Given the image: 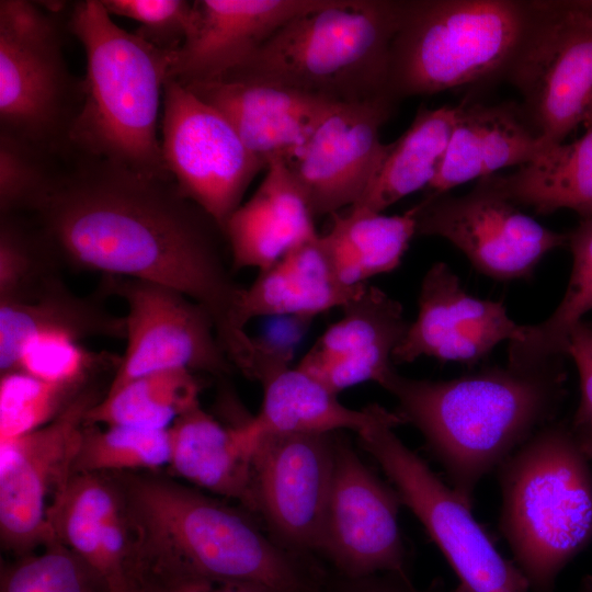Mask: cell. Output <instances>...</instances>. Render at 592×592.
Segmentation results:
<instances>
[{"instance_id": "40", "label": "cell", "mask_w": 592, "mask_h": 592, "mask_svg": "<svg viewBox=\"0 0 592 592\" xmlns=\"http://www.w3.org/2000/svg\"><path fill=\"white\" fill-rule=\"evenodd\" d=\"M110 15L139 23L134 32L151 45L177 52L193 22V1L185 0H101Z\"/></svg>"}, {"instance_id": "19", "label": "cell", "mask_w": 592, "mask_h": 592, "mask_svg": "<svg viewBox=\"0 0 592 592\" xmlns=\"http://www.w3.org/2000/svg\"><path fill=\"white\" fill-rule=\"evenodd\" d=\"M183 86L226 116L266 168L273 161H292L340 104L296 89L243 79L219 78Z\"/></svg>"}, {"instance_id": "20", "label": "cell", "mask_w": 592, "mask_h": 592, "mask_svg": "<svg viewBox=\"0 0 592 592\" xmlns=\"http://www.w3.org/2000/svg\"><path fill=\"white\" fill-rule=\"evenodd\" d=\"M329 0H195L191 30L169 77L182 84L215 80L244 64L292 19Z\"/></svg>"}, {"instance_id": "33", "label": "cell", "mask_w": 592, "mask_h": 592, "mask_svg": "<svg viewBox=\"0 0 592 592\" xmlns=\"http://www.w3.org/2000/svg\"><path fill=\"white\" fill-rule=\"evenodd\" d=\"M122 505L111 474H72L49 508L48 523L57 543L98 571L103 539Z\"/></svg>"}, {"instance_id": "46", "label": "cell", "mask_w": 592, "mask_h": 592, "mask_svg": "<svg viewBox=\"0 0 592 592\" xmlns=\"http://www.w3.org/2000/svg\"><path fill=\"white\" fill-rule=\"evenodd\" d=\"M414 592V591H413ZM453 592H456L455 590Z\"/></svg>"}, {"instance_id": "12", "label": "cell", "mask_w": 592, "mask_h": 592, "mask_svg": "<svg viewBox=\"0 0 592 592\" xmlns=\"http://www.w3.org/2000/svg\"><path fill=\"white\" fill-rule=\"evenodd\" d=\"M98 289L105 297L121 298L127 307L126 346L105 395L161 371L184 368L224 377L236 369L219 342L210 314L185 295L118 276H102Z\"/></svg>"}, {"instance_id": "28", "label": "cell", "mask_w": 592, "mask_h": 592, "mask_svg": "<svg viewBox=\"0 0 592 592\" xmlns=\"http://www.w3.org/2000/svg\"><path fill=\"white\" fill-rule=\"evenodd\" d=\"M583 135L546 146L534 159L506 175L483 180L516 206L547 215L567 208L592 218V118Z\"/></svg>"}, {"instance_id": "27", "label": "cell", "mask_w": 592, "mask_h": 592, "mask_svg": "<svg viewBox=\"0 0 592 592\" xmlns=\"http://www.w3.org/2000/svg\"><path fill=\"white\" fill-rule=\"evenodd\" d=\"M105 298L98 288L75 294L65 283L31 304L0 303V374L14 371L25 345L39 334L125 340V317L110 311Z\"/></svg>"}, {"instance_id": "11", "label": "cell", "mask_w": 592, "mask_h": 592, "mask_svg": "<svg viewBox=\"0 0 592 592\" xmlns=\"http://www.w3.org/2000/svg\"><path fill=\"white\" fill-rule=\"evenodd\" d=\"M162 106L160 143L167 168L180 192L223 230L266 167L226 116L174 79L164 82Z\"/></svg>"}, {"instance_id": "31", "label": "cell", "mask_w": 592, "mask_h": 592, "mask_svg": "<svg viewBox=\"0 0 592 592\" xmlns=\"http://www.w3.org/2000/svg\"><path fill=\"white\" fill-rule=\"evenodd\" d=\"M200 382L189 369L151 373L104 395L89 410L86 424L168 430L200 405Z\"/></svg>"}, {"instance_id": "42", "label": "cell", "mask_w": 592, "mask_h": 592, "mask_svg": "<svg viewBox=\"0 0 592 592\" xmlns=\"http://www.w3.org/2000/svg\"><path fill=\"white\" fill-rule=\"evenodd\" d=\"M152 592H278L267 587L239 581L193 579L179 582Z\"/></svg>"}, {"instance_id": "32", "label": "cell", "mask_w": 592, "mask_h": 592, "mask_svg": "<svg viewBox=\"0 0 592 592\" xmlns=\"http://www.w3.org/2000/svg\"><path fill=\"white\" fill-rule=\"evenodd\" d=\"M567 244L573 265L565 295L547 319L526 325L524 338L509 344L510 365L531 366L567 356L573 329L592 309V218L581 219Z\"/></svg>"}, {"instance_id": "26", "label": "cell", "mask_w": 592, "mask_h": 592, "mask_svg": "<svg viewBox=\"0 0 592 592\" xmlns=\"http://www.w3.org/2000/svg\"><path fill=\"white\" fill-rule=\"evenodd\" d=\"M365 285L350 287L339 280L318 235L260 271L253 283L244 287L241 319L247 326L262 316L312 317L343 308Z\"/></svg>"}, {"instance_id": "15", "label": "cell", "mask_w": 592, "mask_h": 592, "mask_svg": "<svg viewBox=\"0 0 592 592\" xmlns=\"http://www.w3.org/2000/svg\"><path fill=\"white\" fill-rule=\"evenodd\" d=\"M339 433V432H338ZM337 433L331 489L319 550L348 579L408 578L399 528L401 500Z\"/></svg>"}, {"instance_id": "23", "label": "cell", "mask_w": 592, "mask_h": 592, "mask_svg": "<svg viewBox=\"0 0 592 592\" xmlns=\"http://www.w3.org/2000/svg\"><path fill=\"white\" fill-rule=\"evenodd\" d=\"M545 147L516 104L462 103L441 170L426 196L445 194L506 167L523 166Z\"/></svg>"}, {"instance_id": "2", "label": "cell", "mask_w": 592, "mask_h": 592, "mask_svg": "<svg viewBox=\"0 0 592 592\" xmlns=\"http://www.w3.org/2000/svg\"><path fill=\"white\" fill-rule=\"evenodd\" d=\"M132 533V592L193 579L251 582L278 592H322L295 555L242 512L153 473L111 474Z\"/></svg>"}, {"instance_id": "38", "label": "cell", "mask_w": 592, "mask_h": 592, "mask_svg": "<svg viewBox=\"0 0 592 592\" xmlns=\"http://www.w3.org/2000/svg\"><path fill=\"white\" fill-rule=\"evenodd\" d=\"M119 358L112 353L90 351L68 335L44 333L25 345L14 371L50 383L86 385L95 382L100 372L116 371Z\"/></svg>"}, {"instance_id": "21", "label": "cell", "mask_w": 592, "mask_h": 592, "mask_svg": "<svg viewBox=\"0 0 592 592\" xmlns=\"http://www.w3.org/2000/svg\"><path fill=\"white\" fill-rule=\"evenodd\" d=\"M342 309L297 365L337 395L365 382L382 385L410 325L398 300L368 284Z\"/></svg>"}, {"instance_id": "43", "label": "cell", "mask_w": 592, "mask_h": 592, "mask_svg": "<svg viewBox=\"0 0 592 592\" xmlns=\"http://www.w3.org/2000/svg\"><path fill=\"white\" fill-rule=\"evenodd\" d=\"M348 580V584L335 592H413L408 578L395 574H388L387 578L373 576Z\"/></svg>"}, {"instance_id": "16", "label": "cell", "mask_w": 592, "mask_h": 592, "mask_svg": "<svg viewBox=\"0 0 592 592\" xmlns=\"http://www.w3.org/2000/svg\"><path fill=\"white\" fill-rule=\"evenodd\" d=\"M337 433L273 434L254 443L252 511L293 554L319 550Z\"/></svg>"}, {"instance_id": "5", "label": "cell", "mask_w": 592, "mask_h": 592, "mask_svg": "<svg viewBox=\"0 0 592 592\" xmlns=\"http://www.w3.org/2000/svg\"><path fill=\"white\" fill-rule=\"evenodd\" d=\"M589 460L571 425L553 421L496 469L499 527L530 592H554L558 574L592 540Z\"/></svg>"}, {"instance_id": "45", "label": "cell", "mask_w": 592, "mask_h": 592, "mask_svg": "<svg viewBox=\"0 0 592 592\" xmlns=\"http://www.w3.org/2000/svg\"><path fill=\"white\" fill-rule=\"evenodd\" d=\"M577 592H592V576H585L582 579Z\"/></svg>"}, {"instance_id": "6", "label": "cell", "mask_w": 592, "mask_h": 592, "mask_svg": "<svg viewBox=\"0 0 592 592\" xmlns=\"http://www.w3.org/2000/svg\"><path fill=\"white\" fill-rule=\"evenodd\" d=\"M402 7L392 0H329L288 21L220 78L286 87L338 103L390 95V49Z\"/></svg>"}, {"instance_id": "30", "label": "cell", "mask_w": 592, "mask_h": 592, "mask_svg": "<svg viewBox=\"0 0 592 592\" xmlns=\"http://www.w3.org/2000/svg\"><path fill=\"white\" fill-rule=\"evenodd\" d=\"M457 106L420 107L408 129L388 150L365 196L354 206L383 213L428 189L439 174L452 136Z\"/></svg>"}, {"instance_id": "22", "label": "cell", "mask_w": 592, "mask_h": 592, "mask_svg": "<svg viewBox=\"0 0 592 592\" xmlns=\"http://www.w3.org/2000/svg\"><path fill=\"white\" fill-rule=\"evenodd\" d=\"M315 216L287 163L271 162L253 195L227 219L223 232L234 272L269 269L316 238Z\"/></svg>"}, {"instance_id": "17", "label": "cell", "mask_w": 592, "mask_h": 592, "mask_svg": "<svg viewBox=\"0 0 592 592\" xmlns=\"http://www.w3.org/2000/svg\"><path fill=\"white\" fill-rule=\"evenodd\" d=\"M395 99L340 103L287 163L315 218L357 204L368 191L388 144L379 138Z\"/></svg>"}, {"instance_id": "44", "label": "cell", "mask_w": 592, "mask_h": 592, "mask_svg": "<svg viewBox=\"0 0 592 592\" xmlns=\"http://www.w3.org/2000/svg\"><path fill=\"white\" fill-rule=\"evenodd\" d=\"M573 433H574V435H576V437L578 440V443H579L582 452L585 454V456L590 460H592V433H578V432H574V431H573Z\"/></svg>"}, {"instance_id": "24", "label": "cell", "mask_w": 592, "mask_h": 592, "mask_svg": "<svg viewBox=\"0 0 592 592\" xmlns=\"http://www.w3.org/2000/svg\"><path fill=\"white\" fill-rule=\"evenodd\" d=\"M259 412L237 424L252 449L262 436L273 434L333 433L351 430L360 433L382 419L389 410L372 403L352 409L317 379L297 366L284 367L263 383Z\"/></svg>"}, {"instance_id": "25", "label": "cell", "mask_w": 592, "mask_h": 592, "mask_svg": "<svg viewBox=\"0 0 592 592\" xmlns=\"http://www.w3.org/2000/svg\"><path fill=\"white\" fill-rule=\"evenodd\" d=\"M169 470L194 488L252 510V451L237 425L226 426L197 405L169 428Z\"/></svg>"}, {"instance_id": "10", "label": "cell", "mask_w": 592, "mask_h": 592, "mask_svg": "<svg viewBox=\"0 0 592 592\" xmlns=\"http://www.w3.org/2000/svg\"><path fill=\"white\" fill-rule=\"evenodd\" d=\"M520 44L505 70L546 146L592 118V1H526Z\"/></svg>"}, {"instance_id": "41", "label": "cell", "mask_w": 592, "mask_h": 592, "mask_svg": "<svg viewBox=\"0 0 592 592\" xmlns=\"http://www.w3.org/2000/svg\"><path fill=\"white\" fill-rule=\"evenodd\" d=\"M569 355L580 380V402L572 422L578 433H592V322L581 321L572 331L568 344Z\"/></svg>"}, {"instance_id": "37", "label": "cell", "mask_w": 592, "mask_h": 592, "mask_svg": "<svg viewBox=\"0 0 592 592\" xmlns=\"http://www.w3.org/2000/svg\"><path fill=\"white\" fill-rule=\"evenodd\" d=\"M0 376V440L15 437L47 424L95 383H50L21 371Z\"/></svg>"}, {"instance_id": "18", "label": "cell", "mask_w": 592, "mask_h": 592, "mask_svg": "<svg viewBox=\"0 0 592 592\" xmlns=\"http://www.w3.org/2000/svg\"><path fill=\"white\" fill-rule=\"evenodd\" d=\"M526 326L511 319L499 303L468 294L459 278L443 263L425 273L418 299V315L392 354L394 364L421 356L475 363L499 343L520 342Z\"/></svg>"}, {"instance_id": "34", "label": "cell", "mask_w": 592, "mask_h": 592, "mask_svg": "<svg viewBox=\"0 0 592 592\" xmlns=\"http://www.w3.org/2000/svg\"><path fill=\"white\" fill-rule=\"evenodd\" d=\"M64 270L30 216L0 215V303L36 301L65 284Z\"/></svg>"}, {"instance_id": "8", "label": "cell", "mask_w": 592, "mask_h": 592, "mask_svg": "<svg viewBox=\"0 0 592 592\" xmlns=\"http://www.w3.org/2000/svg\"><path fill=\"white\" fill-rule=\"evenodd\" d=\"M58 12L0 1V133L53 158L71 152L82 82L69 71Z\"/></svg>"}, {"instance_id": "7", "label": "cell", "mask_w": 592, "mask_h": 592, "mask_svg": "<svg viewBox=\"0 0 592 592\" xmlns=\"http://www.w3.org/2000/svg\"><path fill=\"white\" fill-rule=\"evenodd\" d=\"M526 18V1H403L390 49L389 94H433L505 72Z\"/></svg>"}, {"instance_id": "35", "label": "cell", "mask_w": 592, "mask_h": 592, "mask_svg": "<svg viewBox=\"0 0 592 592\" xmlns=\"http://www.w3.org/2000/svg\"><path fill=\"white\" fill-rule=\"evenodd\" d=\"M168 430L86 424L72 474L153 473L170 463Z\"/></svg>"}, {"instance_id": "4", "label": "cell", "mask_w": 592, "mask_h": 592, "mask_svg": "<svg viewBox=\"0 0 592 592\" xmlns=\"http://www.w3.org/2000/svg\"><path fill=\"white\" fill-rule=\"evenodd\" d=\"M67 27L87 56L81 104L68 136L71 153L173 180L157 122L177 52L116 25L101 0L75 3Z\"/></svg>"}, {"instance_id": "3", "label": "cell", "mask_w": 592, "mask_h": 592, "mask_svg": "<svg viewBox=\"0 0 592 592\" xmlns=\"http://www.w3.org/2000/svg\"><path fill=\"white\" fill-rule=\"evenodd\" d=\"M563 358L532 366L487 367L451 380H426L391 371L382 387L397 413L422 434L449 487L473 508L479 481L543 426L566 395Z\"/></svg>"}, {"instance_id": "13", "label": "cell", "mask_w": 592, "mask_h": 592, "mask_svg": "<svg viewBox=\"0 0 592 592\" xmlns=\"http://www.w3.org/2000/svg\"><path fill=\"white\" fill-rule=\"evenodd\" d=\"M94 383L47 424L0 440V538L16 557L56 542L49 508L72 473L89 410L104 397Z\"/></svg>"}, {"instance_id": "14", "label": "cell", "mask_w": 592, "mask_h": 592, "mask_svg": "<svg viewBox=\"0 0 592 592\" xmlns=\"http://www.w3.org/2000/svg\"><path fill=\"white\" fill-rule=\"evenodd\" d=\"M414 209L417 235L448 240L479 272L500 281L531 276L544 255L568 243V235L525 215L483 180L462 196H425Z\"/></svg>"}, {"instance_id": "9", "label": "cell", "mask_w": 592, "mask_h": 592, "mask_svg": "<svg viewBox=\"0 0 592 592\" xmlns=\"http://www.w3.org/2000/svg\"><path fill=\"white\" fill-rule=\"evenodd\" d=\"M401 424L398 413L388 411L358 440L452 567L458 579L455 591L530 592L522 571L501 555L471 508L397 436Z\"/></svg>"}, {"instance_id": "39", "label": "cell", "mask_w": 592, "mask_h": 592, "mask_svg": "<svg viewBox=\"0 0 592 592\" xmlns=\"http://www.w3.org/2000/svg\"><path fill=\"white\" fill-rule=\"evenodd\" d=\"M50 157L0 133V215L27 214L56 171Z\"/></svg>"}, {"instance_id": "1", "label": "cell", "mask_w": 592, "mask_h": 592, "mask_svg": "<svg viewBox=\"0 0 592 592\" xmlns=\"http://www.w3.org/2000/svg\"><path fill=\"white\" fill-rule=\"evenodd\" d=\"M26 214L66 269L172 288L210 314L236 369L254 379L258 348L241 319L221 228L173 180L78 156Z\"/></svg>"}, {"instance_id": "29", "label": "cell", "mask_w": 592, "mask_h": 592, "mask_svg": "<svg viewBox=\"0 0 592 592\" xmlns=\"http://www.w3.org/2000/svg\"><path fill=\"white\" fill-rule=\"evenodd\" d=\"M331 218V228L320 239L339 280L350 287L396 270L417 235L414 207L392 216L350 207L348 214Z\"/></svg>"}, {"instance_id": "36", "label": "cell", "mask_w": 592, "mask_h": 592, "mask_svg": "<svg viewBox=\"0 0 592 592\" xmlns=\"http://www.w3.org/2000/svg\"><path fill=\"white\" fill-rule=\"evenodd\" d=\"M0 592H112L82 558L55 542L1 566Z\"/></svg>"}]
</instances>
